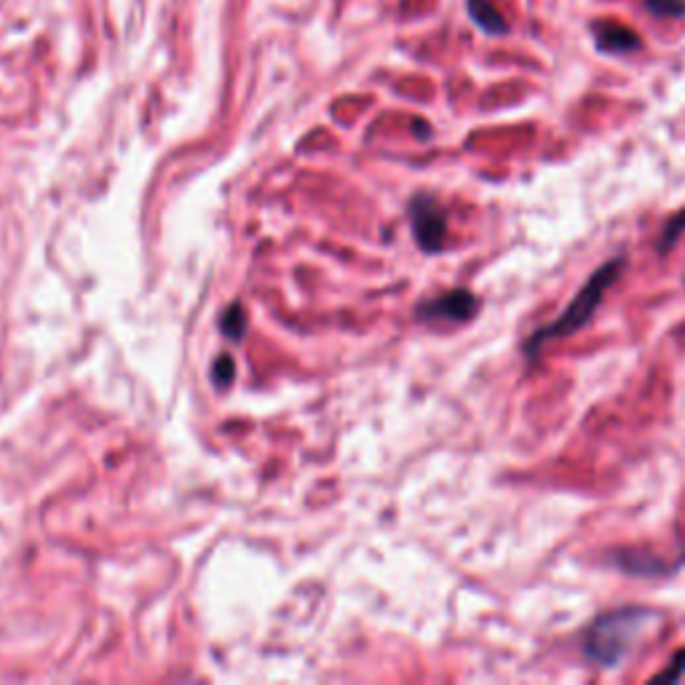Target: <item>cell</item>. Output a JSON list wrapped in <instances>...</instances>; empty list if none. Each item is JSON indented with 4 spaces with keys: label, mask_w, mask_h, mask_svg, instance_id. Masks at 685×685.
Here are the masks:
<instances>
[{
    "label": "cell",
    "mask_w": 685,
    "mask_h": 685,
    "mask_svg": "<svg viewBox=\"0 0 685 685\" xmlns=\"http://www.w3.org/2000/svg\"><path fill=\"white\" fill-rule=\"evenodd\" d=\"M662 624V613L653 608H616L597 616L584 632V656L602 670H613L645 638L648 629Z\"/></svg>",
    "instance_id": "cell-1"
},
{
    "label": "cell",
    "mask_w": 685,
    "mask_h": 685,
    "mask_svg": "<svg viewBox=\"0 0 685 685\" xmlns=\"http://www.w3.org/2000/svg\"><path fill=\"white\" fill-rule=\"evenodd\" d=\"M624 265H627V260L619 254V258L608 260V263H602L600 268H597V271L587 279V284L576 292V297H573L568 308H565L557 319H552L550 324L535 329L531 338L525 340L528 362H535V359L541 357V348H544L546 342L570 338V335H576L578 329L587 327V324L591 322V316L597 314V308H600L602 301H606L610 286H613L616 279L621 276Z\"/></svg>",
    "instance_id": "cell-2"
},
{
    "label": "cell",
    "mask_w": 685,
    "mask_h": 685,
    "mask_svg": "<svg viewBox=\"0 0 685 685\" xmlns=\"http://www.w3.org/2000/svg\"><path fill=\"white\" fill-rule=\"evenodd\" d=\"M410 226H413L415 241H418L423 252L434 254L445 249L447 215L432 196L421 193L410 202Z\"/></svg>",
    "instance_id": "cell-3"
},
{
    "label": "cell",
    "mask_w": 685,
    "mask_h": 685,
    "mask_svg": "<svg viewBox=\"0 0 685 685\" xmlns=\"http://www.w3.org/2000/svg\"><path fill=\"white\" fill-rule=\"evenodd\" d=\"M479 314V297L471 290H450L445 295L426 301L415 311L423 324L447 322V324H469Z\"/></svg>",
    "instance_id": "cell-4"
},
{
    "label": "cell",
    "mask_w": 685,
    "mask_h": 685,
    "mask_svg": "<svg viewBox=\"0 0 685 685\" xmlns=\"http://www.w3.org/2000/svg\"><path fill=\"white\" fill-rule=\"evenodd\" d=\"M591 30H595V43L602 54H629L640 48V39L624 24L597 22Z\"/></svg>",
    "instance_id": "cell-5"
},
{
    "label": "cell",
    "mask_w": 685,
    "mask_h": 685,
    "mask_svg": "<svg viewBox=\"0 0 685 685\" xmlns=\"http://www.w3.org/2000/svg\"><path fill=\"white\" fill-rule=\"evenodd\" d=\"M469 14L477 22V28H482L488 35H503L509 30L507 20L496 9L493 0H469Z\"/></svg>",
    "instance_id": "cell-6"
},
{
    "label": "cell",
    "mask_w": 685,
    "mask_h": 685,
    "mask_svg": "<svg viewBox=\"0 0 685 685\" xmlns=\"http://www.w3.org/2000/svg\"><path fill=\"white\" fill-rule=\"evenodd\" d=\"M619 565L627 573H634V576H659V573H666V565L659 563L656 557H621Z\"/></svg>",
    "instance_id": "cell-7"
},
{
    "label": "cell",
    "mask_w": 685,
    "mask_h": 685,
    "mask_svg": "<svg viewBox=\"0 0 685 685\" xmlns=\"http://www.w3.org/2000/svg\"><path fill=\"white\" fill-rule=\"evenodd\" d=\"M683 675H685V648L672 656L670 666H666L662 675L653 677V683H677V681H683Z\"/></svg>",
    "instance_id": "cell-8"
},
{
    "label": "cell",
    "mask_w": 685,
    "mask_h": 685,
    "mask_svg": "<svg viewBox=\"0 0 685 685\" xmlns=\"http://www.w3.org/2000/svg\"><path fill=\"white\" fill-rule=\"evenodd\" d=\"M645 6L659 17H685V0H645Z\"/></svg>",
    "instance_id": "cell-9"
},
{
    "label": "cell",
    "mask_w": 685,
    "mask_h": 685,
    "mask_svg": "<svg viewBox=\"0 0 685 685\" xmlns=\"http://www.w3.org/2000/svg\"><path fill=\"white\" fill-rule=\"evenodd\" d=\"M683 228H685V211H681V215L672 217V220L666 222V228L662 233V244H659V249H662V252H670V249L675 247V241L681 239Z\"/></svg>",
    "instance_id": "cell-10"
},
{
    "label": "cell",
    "mask_w": 685,
    "mask_h": 685,
    "mask_svg": "<svg viewBox=\"0 0 685 685\" xmlns=\"http://www.w3.org/2000/svg\"><path fill=\"white\" fill-rule=\"evenodd\" d=\"M222 329L230 335L233 340L241 338V333H244V316H241V308L239 305H233V308L228 311L226 316V324H222Z\"/></svg>",
    "instance_id": "cell-11"
}]
</instances>
